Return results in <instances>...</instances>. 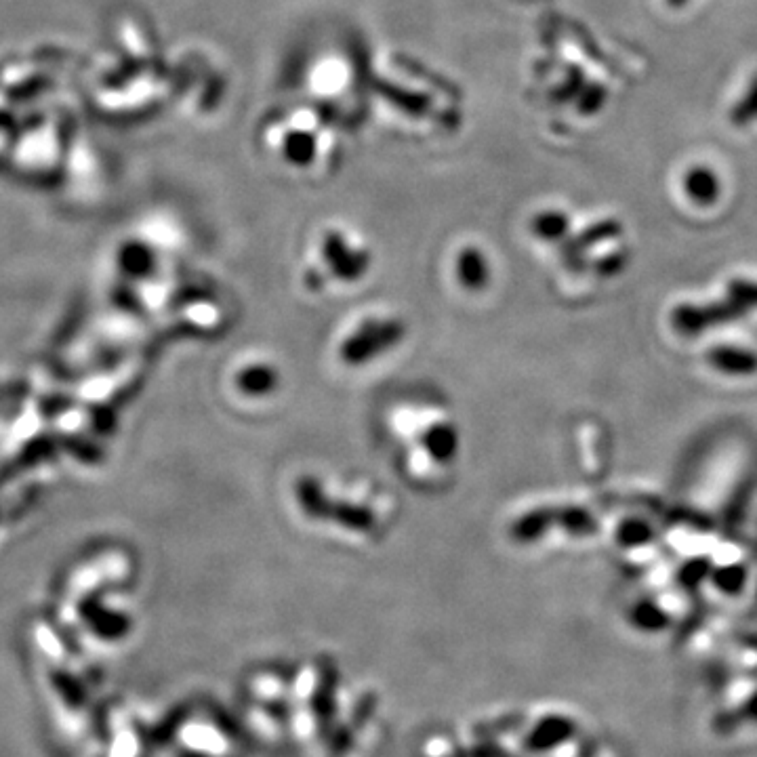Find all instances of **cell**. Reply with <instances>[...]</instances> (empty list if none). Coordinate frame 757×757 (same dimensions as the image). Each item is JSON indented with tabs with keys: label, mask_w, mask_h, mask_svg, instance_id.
Returning a JSON list of instances; mask_svg holds the SVG:
<instances>
[{
	"label": "cell",
	"mask_w": 757,
	"mask_h": 757,
	"mask_svg": "<svg viewBox=\"0 0 757 757\" xmlns=\"http://www.w3.org/2000/svg\"><path fill=\"white\" fill-rule=\"evenodd\" d=\"M455 265H457V282L463 284V289H476V286H482L488 276L484 255L476 247L461 249Z\"/></svg>",
	"instance_id": "obj_1"
}]
</instances>
